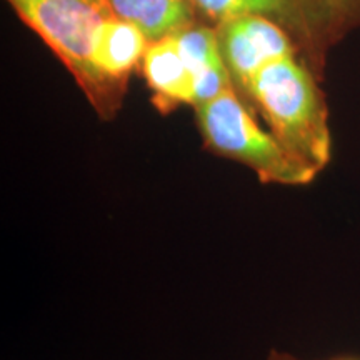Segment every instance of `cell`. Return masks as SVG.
<instances>
[{"mask_svg": "<svg viewBox=\"0 0 360 360\" xmlns=\"http://www.w3.org/2000/svg\"><path fill=\"white\" fill-rule=\"evenodd\" d=\"M245 90L283 148L317 172L327 167L332 157L328 109L312 70L297 53L270 62Z\"/></svg>", "mask_w": 360, "mask_h": 360, "instance_id": "6da1fadb", "label": "cell"}, {"mask_svg": "<svg viewBox=\"0 0 360 360\" xmlns=\"http://www.w3.org/2000/svg\"><path fill=\"white\" fill-rule=\"evenodd\" d=\"M110 12L157 42L192 25L195 7L191 0H105Z\"/></svg>", "mask_w": 360, "mask_h": 360, "instance_id": "ba28073f", "label": "cell"}, {"mask_svg": "<svg viewBox=\"0 0 360 360\" xmlns=\"http://www.w3.org/2000/svg\"><path fill=\"white\" fill-rule=\"evenodd\" d=\"M322 2L334 39H339L344 32L360 25V0H322Z\"/></svg>", "mask_w": 360, "mask_h": 360, "instance_id": "8fae6325", "label": "cell"}, {"mask_svg": "<svg viewBox=\"0 0 360 360\" xmlns=\"http://www.w3.org/2000/svg\"><path fill=\"white\" fill-rule=\"evenodd\" d=\"M232 89V75L220 57L193 77V105L212 102Z\"/></svg>", "mask_w": 360, "mask_h": 360, "instance_id": "30bf717a", "label": "cell"}, {"mask_svg": "<svg viewBox=\"0 0 360 360\" xmlns=\"http://www.w3.org/2000/svg\"><path fill=\"white\" fill-rule=\"evenodd\" d=\"M148 39L139 27L110 15L102 22L94 44L92 62L107 85L124 80L146 56Z\"/></svg>", "mask_w": 360, "mask_h": 360, "instance_id": "8992f818", "label": "cell"}, {"mask_svg": "<svg viewBox=\"0 0 360 360\" xmlns=\"http://www.w3.org/2000/svg\"><path fill=\"white\" fill-rule=\"evenodd\" d=\"M197 12L219 22L259 15L276 22L319 58L334 39L322 0H191Z\"/></svg>", "mask_w": 360, "mask_h": 360, "instance_id": "277c9868", "label": "cell"}, {"mask_svg": "<svg viewBox=\"0 0 360 360\" xmlns=\"http://www.w3.org/2000/svg\"><path fill=\"white\" fill-rule=\"evenodd\" d=\"M195 110L205 147L247 165L264 184L307 186L317 177V170L292 155L272 134L260 127L233 89Z\"/></svg>", "mask_w": 360, "mask_h": 360, "instance_id": "7a4b0ae2", "label": "cell"}, {"mask_svg": "<svg viewBox=\"0 0 360 360\" xmlns=\"http://www.w3.org/2000/svg\"><path fill=\"white\" fill-rule=\"evenodd\" d=\"M269 360H297L294 357H290V355H281V354H274L272 359Z\"/></svg>", "mask_w": 360, "mask_h": 360, "instance_id": "7c38bea8", "label": "cell"}, {"mask_svg": "<svg viewBox=\"0 0 360 360\" xmlns=\"http://www.w3.org/2000/svg\"><path fill=\"white\" fill-rule=\"evenodd\" d=\"M84 89L101 97L107 85L94 67V44L102 22L114 15L105 0H7Z\"/></svg>", "mask_w": 360, "mask_h": 360, "instance_id": "3957f363", "label": "cell"}, {"mask_svg": "<svg viewBox=\"0 0 360 360\" xmlns=\"http://www.w3.org/2000/svg\"><path fill=\"white\" fill-rule=\"evenodd\" d=\"M172 39L177 44L180 56L184 57L193 77L204 70L205 67H209L212 62L222 57L219 47L217 30L214 29L191 25L174 34Z\"/></svg>", "mask_w": 360, "mask_h": 360, "instance_id": "9c48e42d", "label": "cell"}, {"mask_svg": "<svg viewBox=\"0 0 360 360\" xmlns=\"http://www.w3.org/2000/svg\"><path fill=\"white\" fill-rule=\"evenodd\" d=\"M142 70L155 92L157 103L182 102L193 105V75L172 35L148 45L142 58Z\"/></svg>", "mask_w": 360, "mask_h": 360, "instance_id": "52a82bcc", "label": "cell"}, {"mask_svg": "<svg viewBox=\"0 0 360 360\" xmlns=\"http://www.w3.org/2000/svg\"><path fill=\"white\" fill-rule=\"evenodd\" d=\"M332 360H360V359H347V357H340V359H332Z\"/></svg>", "mask_w": 360, "mask_h": 360, "instance_id": "4fadbf2b", "label": "cell"}, {"mask_svg": "<svg viewBox=\"0 0 360 360\" xmlns=\"http://www.w3.org/2000/svg\"><path fill=\"white\" fill-rule=\"evenodd\" d=\"M215 30L225 65L244 90L250 79L270 62L297 53L292 35L265 17H236L219 22Z\"/></svg>", "mask_w": 360, "mask_h": 360, "instance_id": "5b68a950", "label": "cell"}]
</instances>
